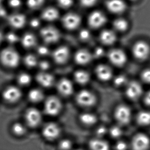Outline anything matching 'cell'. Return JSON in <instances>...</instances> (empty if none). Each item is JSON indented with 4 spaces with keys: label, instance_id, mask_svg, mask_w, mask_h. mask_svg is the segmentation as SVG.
Instances as JSON below:
<instances>
[{
    "label": "cell",
    "instance_id": "cell-48",
    "mask_svg": "<svg viewBox=\"0 0 150 150\" xmlns=\"http://www.w3.org/2000/svg\"><path fill=\"white\" fill-rule=\"evenodd\" d=\"M40 24V21L37 19V18L33 19L31 20L30 22L31 26L33 27H34V28H36V27H39Z\"/></svg>",
    "mask_w": 150,
    "mask_h": 150
},
{
    "label": "cell",
    "instance_id": "cell-2",
    "mask_svg": "<svg viewBox=\"0 0 150 150\" xmlns=\"http://www.w3.org/2000/svg\"><path fill=\"white\" fill-rule=\"evenodd\" d=\"M150 146V138L144 133L136 134L131 142L132 150H148Z\"/></svg>",
    "mask_w": 150,
    "mask_h": 150
},
{
    "label": "cell",
    "instance_id": "cell-24",
    "mask_svg": "<svg viewBox=\"0 0 150 150\" xmlns=\"http://www.w3.org/2000/svg\"><path fill=\"white\" fill-rule=\"evenodd\" d=\"M100 39L103 43L107 45L113 44L116 41L115 33L111 30H105L101 33Z\"/></svg>",
    "mask_w": 150,
    "mask_h": 150
},
{
    "label": "cell",
    "instance_id": "cell-31",
    "mask_svg": "<svg viewBox=\"0 0 150 150\" xmlns=\"http://www.w3.org/2000/svg\"><path fill=\"white\" fill-rule=\"evenodd\" d=\"M12 132L17 136H22L26 132V129L22 124L20 123L14 124L12 127Z\"/></svg>",
    "mask_w": 150,
    "mask_h": 150
},
{
    "label": "cell",
    "instance_id": "cell-18",
    "mask_svg": "<svg viewBox=\"0 0 150 150\" xmlns=\"http://www.w3.org/2000/svg\"><path fill=\"white\" fill-rule=\"evenodd\" d=\"M96 73L98 78L103 81L109 80L112 75L111 69L105 65L98 66L96 69Z\"/></svg>",
    "mask_w": 150,
    "mask_h": 150
},
{
    "label": "cell",
    "instance_id": "cell-21",
    "mask_svg": "<svg viewBox=\"0 0 150 150\" xmlns=\"http://www.w3.org/2000/svg\"><path fill=\"white\" fill-rule=\"evenodd\" d=\"M75 61L79 64H86L89 63L91 59V55L88 51L81 50L76 53L75 55Z\"/></svg>",
    "mask_w": 150,
    "mask_h": 150
},
{
    "label": "cell",
    "instance_id": "cell-17",
    "mask_svg": "<svg viewBox=\"0 0 150 150\" xmlns=\"http://www.w3.org/2000/svg\"><path fill=\"white\" fill-rule=\"evenodd\" d=\"M69 55V50L67 48L61 47L54 51L53 53V57L57 63H63L67 61Z\"/></svg>",
    "mask_w": 150,
    "mask_h": 150
},
{
    "label": "cell",
    "instance_id": "cell-14",
    "mask_svg": "<svg viewBox=\"0 0 150 150\" xmlns=\"http://www.w3.org/2000/svg\"><path fill=\"white\" fill-rule=\"evenodd\" d=\"M78 103L83 106H90L93 105L96 98L93 94L87 90H83L79 92L76 97Z\"/></svg>",
    "mask_w": 150,
    "mask_h": 150
},
{
    "label": "cell",
    "instance_id": "cell-52",
    "mask_svg": "<svg viewBox=\"0 0 150 150\" xmlns=\"http://www.w3.org/2000/svg\"><path fill=\"white\" fill-rule=\"evenodd\" d=\"M4 39V37L2 33L0 32V44L2 43Z\"/></svg>",
    "mask_w": 150,
    "mask_h": 150
},
{
    "label": "cell",
    "instance_id": "cell-32",
    "mask_svg": "<svg viewBox=\"0 0 150 150\" xmlns=\"http://www.w3.org/2000/svg\"><path fill=\"white\" fill-rule=\"evenodd\" d=\"M45 0H27V3L29 8L37 9L43 5Z\"/></svg>",
    "mask_w": 150,
    "mask_h": 150
},
{
    "label": "cell",
    "instance_id": "cell-36",
    "mask_svg": "<svg viewBox=\"0 0 150 150\" xmlns=\"http://www.w3.org/2000/svg\"><path fill=\"white\" fill-rule=\"evenodd\" d=\"M72 146V142L68 139L62 140L59 144V147L61 150H70Z\"/></svg>",
    "mask_w": 150,
    "mask_h": 150
},
{
    "label": "cell",
    "instance_id": "cell-13",
    "mask_svg": "<svg viewBox=\"0 0 150 150\" xmlns=\"http://www.w3.org/2000/svg\"><path fill=\"white\" fill-rule=\"evenodd\" d=\"M21 96V92L18 88L14 86L7 88L3 93L4 100L9 103H14L18 101Z\"/></svg>",
    "mask_w": 150,
    "mask_h": 150
},
{
    "label": "cell",
    "instance_id": "cell-40",
    "mask_svg": "<svg viewBox=\"0 0 150 150\" xmlns=\"http://www.w3.org/2000/svg\"><path fill=\"white\" fill-rule=\"evenodd\" d=\"M142 81L146 83H150V69L144 70L141 75Z\"/></svg>",
    "mask_w": 150,
    "mask_h": 150
},
{
    "label": "cell",
    "instance_id": "cell-51",
    "mask_svg": "<svg viewBox=\"0 0 150 150\" xmlns=\"http://www.w3.org/2000/svg\"><path fill=\"white\" fill-rule=\"evenodd\" d=\"M6 11L4 8H3L2 6H0V16L3 17L6 16Z\"/></svg>",
    "mask_w": 150,
    "mask_h": 150
},
{
    "label": "cell",
    "instance_id": "cell-9",
    "mask_svg": "<svg viewBox=\"0 0 150 150\" xmlns=\"http://www.w3.org/2000/svg\"><path fill=\"white\" fill-rule=\"evenodd\" d=\"M61 130L54 123H49L43 128V135L45 138L50 140H54L59 137Z\"/></svg>",
    "mask_w": 150,
    "mask_h": 150
},
{
    "label": "cell",
    "instance_id": "cell-11",
    "mask_svg": "<svg viewBox=\"0 0 150 150\" xmlns=\"http://www.w3.org/2000/svg\"><path fill=\"white\" fill-rule=\"evenodd\" d=\"M62 22L66 28L69 29H74L79 26L81 18L76 13H69L64 16Z\"/></svg>",
    "mask_w": 150,
    "mask_h": 150
},
{
    "label": "cell",
    "instance_id": "cell-4",
    "mask_svg": "<svg viewBox=\"0 0 150 150\" xmlns=\"http://www.w3.org/2000/svg\"><path fill=\"white\" fill-rule=\"evenodd\" d=\"M131 112L129 108L125 105L118 106L115 112L116 119L121 125L128 124L131 120Z\"/></svg>",
    "mask_w": 150,
    "mask_h": 150
},
{
    "label": "cell",
    "instance_id": "cell-38",
    "mask_svg": "<svg viewBox=\"0 0 150 150\" xmlns=\"http://www.w3.org/2000/svg\"><path fill=\"white\" fill-rule=\"evenodd\" d=\"M7 41L10 44H14L18 40V37L14 33H8L6 37Z\"/></svg>",
    "mask_w": 150,
    "mask_h": 150
},
{
    "label": "cell",
    "instance_id": "cell-29",
    "mask_svg": "<svg viewBox=\"0 0 150 150\" xmlns=\"http://www.w3.org/2000/svg\"><path fill=\"white\" fill-rule=\"evenodd\" d=\"M29 98L33 102H39L43 100L44 94L41 90L39 89H33L29 92Z\"/></svg>",
    "mask_w": 150,
    "mask_h": 150
},
{
    "label": "cell",
    "instance_id": "cell-27",
    "mask_svg": "<svg viewBox=\"0 0 150 150\" xmlns=\"http://www.w3.org/2000/svg\"><path fill=\"white\" fill-rule=\"evenodd\" d=\"M75 79L78 83L85 84L89 81V74L85 71L79 70L76 72L74 74Z\"/></svg>",
    "mask_w": 150,
    "mask_h": 150
},
{
    "label": "cell",
    "instance_id": "cell-50",
    "mask_svg": "<svg viewBox=\"0 0 150 150\" xmlns=\"http://www.w3.org/2000/svg\"><path fill=\"white\" fill-rule=\"evenodd\" d=\"M103 49L101 48H98L96 49L95 52V56L96 57H101V55L103 54Z\"/></svg>",
    "mask_w": 150,
    "mask_h": 150
},
{
    "label": "cell",
    "instance_id": "cell-28",
    "mask_svg": "<svg viewBox=\"0 0 150 150\" xmlns=\"http://www.w3.org/2000/svg\"><path fill=\"white\" fill-rule=\"evenodd\" d=\"M80 120L83 124L86 125H92L96 123V118L93 114L86 113L81 114L80 116Z\"/></svg>",
    "mask_w": 150,
    "mask_h": 150
},
{
    "label": "cell",
    "instance_id": "cell-3",
    "mask_svg": "<svg viewBox=\"0 0 150 150\" xmlns=\"http://www.w3.org/2000/svg\"><path fill=\"white\" fill-rule=\"evenodd\" d=\"M132 52L136 59L144 60L150 54V46L144 41H138L133 46Z\"/></svg>",
    "mask_w": 150,
    "mask_h": 150
},
{
    "label": "cell",
    "instance_id": "cell-15",
    "mask_svg": "<svg viewBox=\"0 0 150 150\" xmlns=\"http://www.w3.org/2000/svg\"><path fill=\"white\" fill-rule=\"evenodd\" d=\"M88 21L90 26L93 28H98L105 23L106 18L102 12L96 11L90 15Z\"/></svg>",
    "mask_w": 150,
    "mask_h": 150
},
{
    "label": "cell",
    "instance_id": "cell-12",
    "mask_svg": "<svg viewBox=\"0 0 150 150\" xmlns=\"http://www.w3.org/2000/svg\"><path fill=\"white\" fill-rule=\"evenodd\" d=\"M105 6L110 12L120 14L124 12L126 9V4L123 0H108Z\"/></svg>",
    "mask_w": 150,
    "mask_h": 150
},
{
    "label": "cell",
    "instance_id": "cell-8",
    "mask_svg": "<svg viewBox=\"0 0 150 150\" xmlns=\"http://www.w3.org/2000/svg\"><path fill=\"white\" fill-rule=\"evenodd\" d=\"M108 56L112 63L117 66L125 65L127 59L126 53L120 49H113L110 51Z\"/></svg>",
    "mask_w": 150,
    "mask_h": 150
},
{
    "label": "cell",
    "instance_id": "cell-53",
    "mask_svg": "<svg viewBox=\"0 0 150 150\" xmlns=\"http://www.w3.org/2000/svg\"><path fill=\"white\" fill-rule=\"evenodd\" d=\"M2 0H0V6H1V4H2Z\"/></svg>",
    "mask_w": 150,
    "mask_h": 150
},
{
    "label": "cell",
    "instance_id": "cell-19",
    "mask_svg": "<svg viewBox=\"0 0 150 150\" xmlns=\"http://www.w3.org/2000/svg\"><path fill=\"white\" fill-rule=\"evenodd\" d=\"M57 88L59 92L63 96H69L73 92V86L68 79H62L58 83Z\"/></svg>",
    "mask_w": 150,
    "mask_h": 150
},
{
    "label": "cell",
    "instance_id": "cell-22",
    "mask_svg": "<svg viewBox=\"0 0 150 150\" xmlns=\"http://www.w3.org/2000/svg\"><path fill=\"white\" fill-rule=\"evenodd\" d=\"M59 16V11L53 7H48L43 10L42 13V18L47 21L56 20Z\"/></svg>",
    "mask_w": 150,
    "mask_h": 150
},
{
    "label": "cell",
    "instance_id": "cell-23",
    "mask_svg": "<svg viewBox=\"0 0 150 150\" xmlns=\"http://www.w3.org/2000/svg\"><path fill=\"white\" fill-rule=\"evenodd\" d=\"M90 148L91 150H110L108 142L100 139H94L90 142Z\"/></svg>",
    "mask_w": 150,
    "mask_h": 150
},
{
    "label": "cell",
    "instance_id": "cell-1",
    "mask_svg": "<svg viewBox=\"0 0 150 150\" xmlns=\"http://www.w3.org/2000/svg\"><path fill=\"white\" fill-rule=\"evenodd\" d=\"M20 57L16 50L11 48L3 49L0 54L1 63L6 67H16L20 63Z\"/></svg>",
    "mask_w": 150,
    "mask_h": 150
},
{
    "label": "cell",
    "instance_id": "cell-44",
    "mask_svg": "<svg viewBox=\"0 0 150 150\" xmlns=\"http://www.w3.org/2000/svg\"><path fill=\"white\" fill-rule=\"evenodd\" d=\"M38 52H39L40 54L44 55H46L48 54L49 50L46 46H40L38 48Z\"/></svg>",
    "mask_w": 150,
    "mask_h": 150
},
{
    "label": "cell",
    "instance_id": "cell-55",
    "mask_svg": "<svg viewBox=\"0 0 150 150\" xmlns=\"http://www.w3.org/2000/svg\"></svg>",
    "mask_w": 150,
    "mask_h": 150
},
{
    "label": "cell",
    "instance_id": "cell-46",
    "mask_svg": "<svg viewBox=\"0 0 150 150\" xmlns=\"http://www.w3.org/2000/svg\"><path fill=\"white\" fill-rule=\"evenodd\" d=\"M107 132V130L105 127H100V128H98V130L96 131V134L98 136H103L106 134Z\"/></svg>",
    "mask_w": 150,
    "mask_h": 150
},
{
    "label": "cell",
    "instance_id": "cell-33",
    "mask_svg": "<svg viewBox=\"0 0 150 150\" xmlns=\"http://www.w3.org/2000/svg\"><path fill=\"white\" fill-rule=\"evenodd\" d=\"M25 64L28 67H34L37 65L38 61L36 57L32 54H28L24 59Z\"/></svg>",
    "mask_w": 150,
    "mask_h": 150
},
{
    "label": "cell",
    "instance_id": "cell-10",
    "mask_svg": "<svg viewBox=\"0 0 150 150\" xmlns=\"http://www.w3.org/2000/svg\"><path fill=\"white\" fill-rule=\"evenodd\" d=\"M25 118L27 123L31 127H35L39 125L42 120L40 112L33 108L30 109L27 111Z\"/></svg>",
    "mask_w": 150,
    "mask_h": 150
},
{
    "label": "cell",
    "instance_id": "cell-54",
    "mask_svg": "<svg viewBox=\"0 0 150 150\" xmlns=\"http://www.w3.org/2000/svg\"><path fill=\"white\" fill-rule=\"evenodd\" d=\"M130 1H136L137 0H130Z\"/></svg>",
    "mask_w": 150,
    "mask_h": 150
},
{
    "label": "cell",
    "instance_id": "cell-49",
    "mask_svg": "<svg viewBox=\"0 0 150 150\" xmlns=\"http://www.w3.org/2000/svg\"><path fill=\"white\" fill-rule=\"evenodd\" d=\"M144 101L146 105L150 106V91L148 92L144 96Z\"/></svg>",
    "mask_w": 150,
    "mask_h": 150
},
{
    "label": "cell",
    "instance_id": "cell-7",
    "mask_svg": "<svg viewBox=\"0 0 150 150\" xmlns=\"http://www.w3.org/2000/svg\"><path fill=\"white\" fill-rule=\"evenodd\" d=\"M126 95L131 100H137L142 95V86L137 81H132L128 83L126 88Z\"/></svg>",
    "mask_w": 150,
    "mask_h": 150
},
{
    "label": "cell",
    "instance_id": "cell-34",
    "mask_svg": "<svg viewBox=\"0 0 150 150\" xmlns=\"http://www.w3.org/2000/svg\"><path fill=\"white\" fill-rule=\"evenodd\" d=\"M18 83L22 85H26L30 83L31 81V77L30 75L27 73H22L18 76Z\"/></svg>",
    "mask_w": 150,
    "mask_h": 150
},
{
    "label": "cell",
    "instance_id": "cell-39",
    "mask_svg": "<svg viewBox=\"0 0 150 150\" xmlns=\"http://www.w3.org/2000/svg\"><path fill=\"white\" fill-rule=\"evenodd\" d=\"M127 78L123 75H118L114 79V83L118 86L123 85L127 83Z\"/></svg>",
    "mask_w": 150,
    "mask_h": 150
},
{
    "label": "cell",
    "instance_id": "cell-41",
    "mask_svg": "<svg viewBox=\"0 0 150 150\" xmlns=\"http://www.w3.org/2000/svg\"><path fill=\"white\" fill-rule=\"evenodd\" d=\"M98 0H79L81 5L85 7H90L96 3Z\"/></svg>",
    "mask_w": 150,
    "mask_h": 150
},
{
    "label": "cell",
    "instance_id": "cell-30",
    "mask_svg": "<svg viewBox=\"0 0 150 150\" xmlns=\"http://www.w3.org/2000/svg\"><path fill=\"white\" fill-rule=\"evenodd\" d=\"M113 26L117 30L124 31L128 28V23L124 18H119L114 21Z\"/></svg>",
    "mask_w": 150,
    "mask_h": 150
},
{
    "label": "cell",
    "instance_id": "cell-20",
    "mask_svg": "<svg viewBox=\"0 0 150 150\" xmlns=\"http://www.w3.org/2000/svg\"><path fill=\"white\" fill-rule=\"evenodd\" d=\"M37 80L41 85L45 87H48L52 85L54 78L52 75L45 72H41L37 75Z\"/></svg>",
    "mask_w": 150,
    "mask_h": 150
},
{
    "label": "cell",
    "instance_id": "cell-47",
    "mask_svg": "<svg viewBox=\"0 0 150 150\" xmlns=\"http://www.w3.org/2000/svg\"><path fill=\"white\" fill-rule=\"evenodd\" d=\"M40 67L42 70H46L48 69L49 67V64L46 61H42L40 63Z\"/></svg>",
    "mask_w": 150,
    "mask_h": 150
},
{
    "label": "cell",
    "instance_id": "cell-35",
    "mask_svg": "<svg viewBox=\"0 0 150 150\" xmlns=\"http://www.w3.org/2000/svg\"><path fill=\"white\" fill-rule=\"evenodd\" d=\"M110 134L111 135V136L113 138H118L122 135V129L118 126H113L110 129Z\"/></svg>",
    "mask_w": 150,
    "mask_h": 150
},
{
    "label": "cell",
    "instance_id": "cell-45",
    "mask_svg": "<svg viewBox=\"0 0 150 150\" xmlns=\"http://www.w3.org/2000/svg\"><path fill=\"white\" fill-rule=\"evenodd\" d=\"M90 37V33L87 30L83 29L80 33V37L83 40H87Z\"/></svg>",
    "mask_w": 150,
    "mask_h": 150
},
{
    "label": "cell",
    "instance_id": "cell-6",
    "mask_svg": "<svg viewBox=\"0 0 150 150\" xmlns=\"http://www.w3.org/2000/svg\"><path fill=\"white\" fill-rule=\"evenodd\" d=\"M41 35L43 40L47 43L56 42L60 37L59 31L51 26L46 27L42 29Z\"/></svg>",
    "mask_w": 150,
    "mask_h": 150
},
{
    "label": "cell",
    "instance_id": "cell-5",
    "mask_svg": "<svg viewBox=\"0 0 150 150\" xmlns=\"http://www.w3.org/2000/svg\"><path fill=\"white\" fill-rule=\"evenodd\" d=\"M61 103L59 98L50 97L45 102V111L49 115H55L59 113L61 109Z\"/></svg>",
    "mask_w": 150,
    "mask_h": 150
},
{
    "label": "cell",
    "instance_id": "cell-26",
    "mask_svg": "<svg viewBox=\"0 0 150 150\" xmlns=\"http://www.w3.org/2000/svg\"><path fill=\"white\" fill-rule=\"evenodd\" d=\"M21 42L25 47L30 48L35 45L37 41L33 35L31 33H27L23 37Z\"/></svg>",
    "mask_w": 150,
    "mask_h": 150
},
{
    "label": "cell",
    "instance_id": "cell-25",
    "mask_svg": "<svg viewBox=\"0 0 150 150\" xmlns=\"http://www.w3.org/2000/svg\"><path fill=\"white\" fill-rule=\"evenodd\" d=\"M137 122L139 125L142 126H149L150 125V111H140L136 118Z\"/></svg>",
    "mask_w": 150,
    "mask_h": 150
},
{
    "label": "cell",
    "instance_id": "cell-42",
    "mask_svg": "<svg viewBox=\"0 0 150 150\" xmlns=\"http://www.w3.org/2000/svg\"><path fill=\"white\" fill-rule=\"evenodd\" d=\"M128 146L126 142L123 141H120L116 144L115 149L116 150H126L127 149Z\"/></svg>",
    "mask_w": 150,
    "mask_h": 150
},
{
    "label": "cell",
    "instance_id": "cell-43",
    "mask_svg": "<svg viewBox=\"0 0 150 150\" xmlns=\"http://www.w3.org/2000/svg\"><path fill=\"white\" fill-rule=\"evenodd\" d=\"M9 4L12 8H18L21 5V0H9Z\"/></svg>",
    "mask_w": 150,
    "mask_h": 150
},
{
    "label": "cell",
    "instance_id": "cell-16",
    "mask_svg": "<svg viewBox=\"0 0 150 150\" xmlns=\"http://www.w3.org/2000/svg\"><path fill=\"white\" fill-rule=\"evenodd\" d=\"M8 23L12 27L21 28L24 26L26 23V18L22 14L14 13L8 17Z\"/></svg>",
    "mask_w": 150,
    "mask_h": 150
},
{
    "label": "cell",
    "instance_id": "cell-37",
    "mask_svg": "<svg viewBox=\"0 0 150 150\" xmlns=\"http://www.w3.org/2000/svg\"><path fill=\"white\" fill-rule=\"evenodd\" d=\"M57 4L63 8H68L72 6L73 0H57Z\"/></svg>",
    "mask_w": 150,
    "mask_h": 150
}]
</instances>
